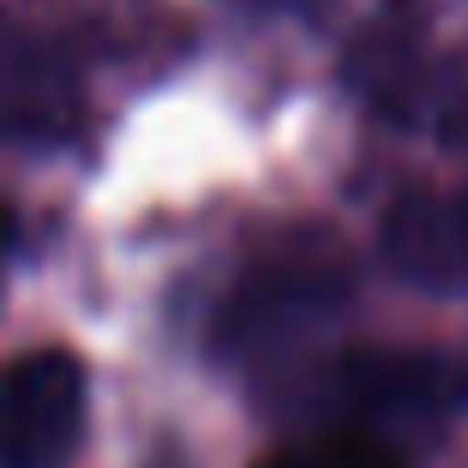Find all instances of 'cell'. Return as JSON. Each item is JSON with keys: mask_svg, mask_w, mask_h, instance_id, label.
<instances>
[{"mask_svg": "<svg viewBox=\"0 0 468 468\" xmlns=\"http://www.w3.org/2000/svg\"><path fill=\"white\" fill-rule=\"evenodd\" d=\"M348 289H355V276L336 240L294 234L229 289L217 313V355L229 367H282L318 331H331Z\"/></svg>", "mask_w": 468, "mask_h": 468, "instance_id": "1", "label": "cell"}, {"mask_svg": "<svg viewBox=\"0 0 468 468\" xmlns=\"http://www.w3.org/2000/svg\"><path fill=\"white\" fill-rule=\"evenodd\" d=\"M301 402L372 439L427 432L451 414H468V360L439 348H343L301 390Z\"/></svg>", "mask_w": 468, "mask_h": 468, "instance_id": "2", "label": "cell"}, {"mask_svg": "<svg viewBox=\"0 0 468 468\" xmlns=\"http://www.w3.org/2000/svg\"><path fill=\"white\" fill-rule=\"evenodd\" d=\"M90 385L67 348L0 360V468H67L84 439Z\"/></svg>", "mask_w": 468, "mask_h": 468, "instance_id": "3", "label": "cell"}, {"mask_svg": "<svg viewBox=\"0 0 468 468\" xmlns=\"http://www.w3.org/2000/svg\"><path fill=\"white\" fill-rule=\"evenodd\" d=\"M79 126V79L55 42L0 13V138L6 144H60Z\"/></svg>", "mask_w": 468, "mask_h": 468, "instance_id": "4", "label": "cell"}, {"mask_svg": "<svg viewBox=\"0 0 468 468\" xmlns=\"http://www.w3.org/2000/svg\"><path fill=\"white\" fill-rule=\"evenodd\" d=\"M385 259L414 289L468 294V186L463 193H402L385 217Z\"/></svg>", "mask_w": 468, "mask_h": 468, "instance_id": "5", "label": "cell"}, {"mask_svg": "<svg viewBox=\"0 0 468 468\" xmlns=\"http://www.w3.org/2000/svg\"><path fill=\"white\" fill-rule=\"evenodd\" d=\"M264 468H402V463L372 432L336 427V432H318V439H301L289 451H276Z\"/></svg>", "mask_w": 468, "mask_h": 468, "instance_id": "6", "label": "cell"}]
</instances>
